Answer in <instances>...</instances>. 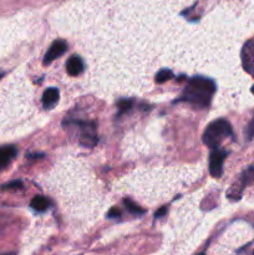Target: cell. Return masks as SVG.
<instances>
[{
	"label": "cell",
	"instance_id": "cell-16",
	"mask_svg": "<svg viewBox=\"0 0 254 255\" xmlns=\"http://www.w3.org/2000/svg\"><path fill=\"white\" fill-rule=\"evenodd\" d=\"M248 137L249 138H253L254 137V119L252 120L248 126Z\"/></svg>",
	"mask_w": 254,
	"mask_h": 255
},
{
	"label": "cell",
	"instance_id": "cell-1",
	"mask_svg": "<svg viewBox=\"0 0 254 255\" xmlns=\"http://www.w3.org/2000/svg\"><path fill=\"white\" fill-rule=\"evenodd\" d=\"M216 92V84L207 77L197 76L188 81L178 102H187L197 107H207Z\"/></svg>",
	"mask_w": 254,
	"mask_h": 255
},
{
	"label": "cell",
	"instance_id": "cell-13",
	"mask_svg": "<svg viewBox=\"0 0 254 255\" xmlns=\"http://www.w3.org/2000/svg\"><path fill=\"white\" fill-rule=\"evenodd\" d=\"M132 107V101L131 100H120L119 104H117V109H119V115L126 114L127 111H129Z\"/></svg>",
	"mask_w": 254,
	"mask_h": 255
},
{
	"label": "cell",
	"instance_id": "cell-12",
	"mask_svg": "<svg viewBox=\"0 0 254 255\" xmlns=\"http://www.w3.org/2000/svg\"><path fill=\"white\" fill-rule=\"evenodd\" d=\"M125 206H126L127 211L131 212L132 214H143L144 211L142 208H139V206H137L136 203H134L133 201H131V199H125L124 201Z\"/></svg>",
	"mask_w": 254,
	"mask_h": 255
},
{
	"label": "cell",
	"instance_id": "cell-4",
	"mask_svg": "<svg viewBox=\"0 0 254 255\" xmlns=\"http://www.w3.org/2000/svg\"><path fill=\"white\" fill-rule=\"evenodd\" d=\"M227 157L226 151H221L218 148H214V151L209 157V173L214 178H219L223 172V163Z\"/></svg>",
	"mask_w": 254,
	"mask_h": 255
},
{
	"label": "cell",
	"instance_id": "cell-10",
	"mask_svg": "<svg viewBox=\"0 0 254 255\" xmlns=\"http://www.w3.org/2000/svg\"><path fill=\"white\" fill-rule=\"evenodd\" d=\"M31 208L36 212H45L50 207V201L42 196H36L30 203Z\"/></svg>",
	"mask_w": 254,
	"mask_h": 255
},
{
	"label": "cell",
	"instance_id": "cell-3",
	"mask_svg": "<svg viewBox=\"0 0 254 255\" xmlns=\"http://www.w3.org/2000/svg\"><path fill=\"white\" fill-rule=\"evenodd\" d=\"M80 127L79 141L82 146L92 148L97 144V131L95 122H77Z\"/></svg>",
	"mask_w": 254,
	"mask_h": 255
},
{
	"label": "cell",
	"instance_id": "cell-17",
	"mask_svg": "<svg viewBox=\"0 0 254 255\" xmlns=\"http://www.w3.org/2000/svg\"><path fill=\"white\" fill-rule=\"evenodd\" d=\"M166 212H167L166 207H163V208H161V209H159V211L156 213V218H161V217H163L164 214H166Z\"/></svg>",
	"mask_w": 254,
	"mask_h": 255
},
{
	"label": "cell",
	"instance_id": "cell-8",
	"mask_svg": "<svg viewBox=\"0 0 254 255\" xmlns=\"http://www.w3.org/2000/svg\"><path fill=\"white\" fill-rule=\"evenodd\" d=\"M66 70L70 76H79L84 71V61L81 60V57L77 56V55H72L67 60Z\"/></svg>",
	"mask_w": 254,
	"mask_h": 255
},
{
	"label": "cell",
	"instance_id": "cell-18",
	"mask_svg": "<svg viewBox=\"0 0 254 255\" xmlns=\"http://www.w3.org/2000/svg\"><path fill=\"white\" fill-rule=\"evenodd\" d=\"M1 77H2V74H0V79H1Z\"/></svg>",
	"mask_w": 254,
	"mask_h": 255
},
{
	"label": "cell",
	"instance_id": "cell-7",
	"mask_svg": "<svg viewBox=\"0 0 254 255\" xmlns=\"http://www.w3.org/2000/svg\"><path fill=\"white\" fill-rule=\"evenodd\" d=\"M17 153V149L14 146L0 147V169H4L11 163Z\"/></svg>",
	"mask_w": 254,
	"mask_h": 255
},
{
	"label": "cell",
	"instance_id": "cell-14",
	"mask_svg": "<svg viewBox=\"0 0 254 255\" xmlns=\"http://www.w3.org/2000/svg\"><path fill=\"white\" fill-rule=\"evenodd\" d=\"M20 187H21V182L15 181V182H11V183L5 184L4 189H16V188H20Z\"/></svg>",
	"mask_w": 254,
	"mask_h": 255
},
{
	"label": "cell",
	"instance_id": "cell-5",
	"mask_svg": "<svg viewBox=\"0 0 254 255\" xmlns=\"http://www.w3.org/2000/svg\"><path fill=\"white\" fill-rule=\"evenodd\" d=\"M242 64L249 75L254 76V41H247L242 49Z\"/></svg>",
	"mask_w": 254,
	"mask_h": 255
},
{
	"label": "cell",
	"instance_id": "cell-9",
	"mask_svg": "<svg viewBox=\"0 0 254 255\" xmlns=\"http://www.w3.org/2000/svg\"><path fill=\"white\" fill-rule=\"evenodd\" d=\"M59 101V90L50 87L42 95V105L45 109H52Z\"/></svg>",
	"mask_w": 254,
	"mask_h": 255
},
{
	"label": "cell",
	"instance_id": "cell-11",
	"mask_svg": "<svg viewBox=\"0 0 254 255\" xmlns=\"http://www.w3.org/2000/svg\"><path fill=\"white\" fill-rule=\"evenodd\" d=\"M172 77H173V74H172L171 70H161V71L156 75V82L157 84H163V82L171 80Z\"/></svg>",
	"mask_w": 254,
	"mask_h": 255
},
{
	"label": "cell",
	"instance_id": "cell-6",
	"mask_svg": "<svg viewBox=\"0 0 254 255\" xmlns=\"http://www.w3.org/2000/svg\"><path fill=\"white\" fill-rule=\"evenodd\" d=\"M67 50V44L64 40H56L51 44L50 49L47 50V52L45 54L44 57V64L49 65L51 64L54 60H56L57 57H60L61 55H64Z\"/></svg>",
	"mask_w": 254,
	"mask_h": 255
},
{
	"label": "cell",
	"instance_id": "cell-2",
	"mask_svg": "<svg viewBox=\"0 0 254 255\" xmlns=\"http://www.w3.org/2000/svg\"><path fill=\"white\" fill-rule=\"evenodd\" d=\"M232 136L231 124L226 120H217L208 125L203 133V142L211 148H218L223 139Z\"/></svg>",
	"mask_w": 254,
	"mask_h": 255
},
{
	"label": "cell",
	"instance_id": "cell-15",
	"mask_svg": "<svg viewBox=\"0 0 254 255\" xmlns=\"http://www.w3.org/2000/svg\"><path fill=\"white\" fill-rule=\"evenodd\" d=\"M120 216H121V212H120L117 208H112L111 211L109 212V214H107L109 218H119Z\"/></svg>",
	"mask_w": 254,
	"mask_h": 255
}]
</instances>
